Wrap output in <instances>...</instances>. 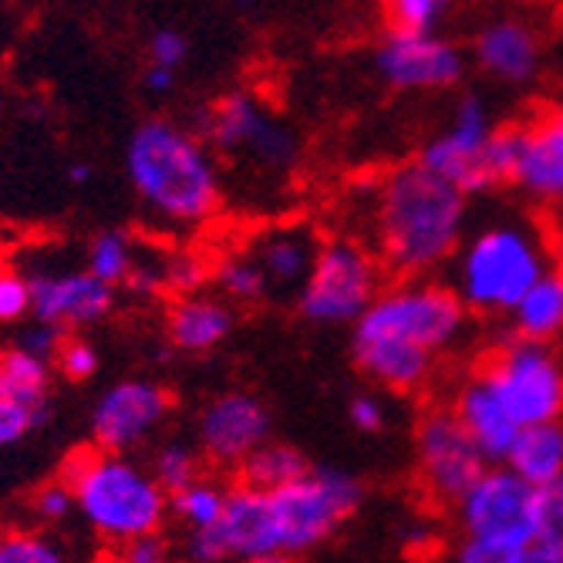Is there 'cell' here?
<instances>
[{
	"mask_svg": "<svg viewBox=\"0 0 563 563\" xmlns=\"http://www.w3.org/2000/svg\"><path fill=\"white\" fill-rule=\"evenodd\" d=\"M62 341H65V328L51 324V321H37V318H34L31 331H24V338H21L18 344H21L24 351H31V354L44 357V362H51V357H58Z\"/></svg>",
	"mask_w": 563,
	"mask_h": 563,
	"instance_id": "cell-40",
	"label": "cell"
},
{
	"mask_svg": "<svg viewBox=\"0 0 563 563\" xmlns=\"http://www.w3.org/2000/svg\"><path fill=\"white\" fill-rule=\"evenodd\" d=\"M31 280V318L58 328H88L112 314L115 287L91 271H41Z\"/></svg>",
	"mask_w": 563,
	"mask_h": 563,
	"instance_id": "cell-17",
	"label": "cell"
},
{
	"mask_svg": "<svg viewBox=\"0 0 563 563\" xmlns=\"http://www.w3.org/2000/svg\"><path fill=\"white\" fill-rule=\"evenodd\" d=\"M267 439H271V412L250 391H227L213 398L199 416V442L220 466H240Z\"/></svg>",
	"mask_w": 563,
	"mask_h": 563,
	"instance_id": "cell-18",
	"label": "cell"
},
{
	"mask_svg": "<svg viewBox=\"0 0 563 563\" xmlns=\"http://www.w3.org/2000/svg\"><path fill=\"white\" fill-rule=\"evenodd\" d=\"M493 135H496V129H493L486 101L479 95H466V98H459L449 129L439 132L422 148L419 163H426L432 173L449 179L466 196L489 192V189L503 186Z\"/></svg>",
	"mask_w": 563,
	"mask_h": 563,
	"instance_id": "cell-10",
	"label": "cell"
},
{
	"mask_svg": "<svg viewBox=\"0 0 563 563\" xmlns=\"http://www.w3.org/2000/svg\"><path fill=\"white\" fill-rule=\"evenodd\" d=\"M280 556H303L328 543L365 499V489L351 473L334 466H311L287 486L267 493Z\"/></svg>",
	"mask_w": 563,
	"mask_h": 563,
	"instance_id": "cell-7",
	"label": "cell"
},
{
	"mask_svg": "<svg viewBox=\"0 0 563 563\" xmlns=\"http://www.w3.org/2000/svg\"><path fill=\"white\" fill-rule=\"evenodd\" d=\"M166 271V287L176 290V294H192L199 290L202 277H207V271H202V264L196 257H189V253H176V257H169L163 264Z\"/></svg>",
	"mask_w": 563,
	"mask_h": 563,
	"instance_id": "cell-39",
	"label": "cell"
},
{
	"mask_svg": "<svg viewBox=\"0 0 563 563\" xmlns=\"http://www.w3.org/2000/svg\"><path fill=\"white\" fill-rule=\"evenodd\" d=\"M44 422H47V408H34V405H24L11 395H0V449L18 445L21 439H27Z\"/></svg>",
	"mask_w": 563,
	"mask_h": 563,
	"instance_id": "cell-34",
	"label": "cell"
},
{
	"mask_svg": "<svg viewBox=\"0 0 563 563\" xmlns=\"http://www.w3.org/2000/svg\"><path fill=\"white\" fill-rule=\"evenodd\" d=\"M543 202H563V106L509 129V179Z\"/></svg>",
	"mask_w": 563,
	"mask_h": 563,
	"instance_id": "cell-16",
	"label": "cell"
},
{
	"mask_svg": "<svg viewBox=\"0 0 563 563\" xmlns=\"http://www.w3.org/2000/svg\"><path fill=\"white\" fill-rule=\"evenodd\" d=\"M186 37L179 31H159V34H152V44H148V58L156 62V65H166V68H179L183 58H186Z\"/></svg>",
	"mask_w": 563,
	"mask_h": 563,
	"instance_id": "cell-41",
	"label": "cell"
},
{
	"mask_svg": "<svg viewBox=\"0 0 563 563\" xmlns=\"http://www.w3.org/2000/svg\"><path fill=\"white\" fill-rule=\"evenodd\" d=\"M173 408V395L145 378H125L98 398L91 412V439L98 449L129 452L156 432Z\"/></svg>",
	"mask_w": 563,
	"mask_h": 563,
	"instance_id": "cell-15",
	"label": "cell"
},
{
	"mask_svg": "<svg viewBox=\"0 0 563 563\" xmlns=\"http://www.w3.org/2000/svg\"><path fill=\"white\" fill-rule=\"evenodd\" d=\"M34 509L41 520H51V523H62L75 514V489L71 483L62 476L58 483H47L41 486V493L34 496Z\"/></svg>",
	"mask_w": 563,
	"mask_h": 563,
	"instance_id": "cell-37",
	"label": "cell"
},
{
	"mask_svg": "<svg viewBox=\"0 0 563 563\" xmlns=\"http://www.w3.org/2000/svg\"><path fill=\"white\" fill-rule=\"evenodd\" d=\"M378 287L382 271L372 253L351 240H334L314 250L311 271L300 280L297 311L311 324H354Z\"/></svg>",
	"mask_w": 563,
	"mask_h": 563,
	"instance_id": "cell-8",
	"label": "cell"
},
{
	"mask_svg": "<svg viewBox=\"0 0 563 563\" xmlns=\"http://www.w3.org/2000/svg\"><path fill=\"white\" fill-rule=\"evenodd\" d=\"M169 553L166 540L159 537V530H148V533H139L135 540L125 543V560L129 563H163Z\"/></svg>",
	"mask_w": 563,
	"mask_h": 563,
	"instance_id": "cell-42",
	"label": "cell"
},
{
	"mask_svg": "<svg viewBox=\"0 0 563 563\" xmlns=\"http://www.w3.org/2000/svg\"><path fill=\"white\" fill-rule=\"evenodd\" d=\"M152 476H156L159 486L173 496L199 479V455L183 442H169L152 459Z\"/></svg>",
	"mask_w": 563,
	"mask_h": 563,
	"instance_id": "cell-32",
	"label": "cell"
},
{
	"mask_svg": "<svg viewBox=\"0 0 563 563\" xmlns=\"http://www.w3.org/2000/svg\"><path fill=\"white\" fill-rule=\"evenodd\" d=\"M135 264V246L129 240V233L122 230H106V233H98L88 246V267L98 280H106L112 287L125 284L129 271Z\"/></svg>",
	"mask_w": 563,
	"mask_h": 563,
	"instance_id": "cell-28",
	"label": "cell"
},
{
	"mask_svg": "<svg viewBox=\"0 0 563 563\" xmlns=\"http://www.w3.org/2000/svg\"><path fill=\"white\" fill-rule=\"evenodd\" d=\"M452 0H378L388 31H435Z\"/></svg>",
	"mask_w": 563,
	"mask_h": 563,
	"instance_id": "cell-31",
	"label": "cell"
},
{
	"mask_svg": "<svg viewBox=\"0 0 563 563\" xmlns=\"http://www.w3.org/2000/svg\"><path fill=\"white\" fill-rule=\"evenodd\" d=\"M483 375L520 426L563 419V365L550 341H509L483 365Z\"/></svg>",
	"mask_w": 563,
	"mask_h": 563,
	"instance_id": "cell-9",
	"label": "cell"
},
{
	"mask_svg": "<svg viewBox=\"0 0 563 563\" xmlns=\"http://www.w3.org/2000/svg\"><path fill=\"white\" fill-rule=\"evenodd\" d=\"M192 560H284L274 533V514L267 489L240 483L227 493V506L213 527L189 530Z\"/></svg>",
	"mask_w": 563,
	"mask_h": 563,
	"instance_id": "cell-11",
	"label": "cell"
},
{
	"mask_svg": "<svg viewBox=\"0 0 563 563\" xmlns=\"http://www.w3.org/2000/svg\"><path fill=\"white\" fill-rule=\"evenodd\" d=\"M65 479L75 489L81 520L112 547H125L139 533L159 530L169 514V493L125 452L88 449L68 459Z\"/></svg>",
	"mask_w": 563,
	"mask_h": 563,
	"instance_id": "cell-4",
	"label": "cell"
},
{
	"mask_svg": "<svg viewBox=\"0 0 563 563\" xmlns=\"http://www.w3.org/2000/svg\"><path fill=\"white\" fill-rule=\"evenodd\" d=\"M347 419H351V426L357 429V432H365V435H372V432H382L385 429V401L378 398V395H368V391H362V395H354L351 401H347Z\"/></svg>",
	"mask_w": 563,
	"mask_h": 563,
	"instance_id": "cell-38",
	"label": "cell"
},
{
	"mask_svg": "<svg viewBox=\"0 0 563 563\" xmlns=\"http://www.w3.org/2000/svg\"><path fill=\"white\" fill-rule=\"evenodd\" d=\"M556 271L563 274V233L556 236Z\"/></svg>",
	"mask_w": 563,
	"mask_h": 563,
	"instance_id": "cell-46",
	"label": "cell"
},
{
	"mask_svg": "<svg viewBox=\"0 0 563 563\" xmlns=\"http://www.w3.org/2000/svg\"><path fill=\"white\" fill-rule=\"evenodd\" d=\"M543 271H550V253L537 230L523 223H493L459 250L452 290L466 311L509 314V307Z\"/></svg>",
	"mask_w": 563,
	"mask_h": 563,
	"instance_id": "cell-6",
	"label": "cell"
},
{
	"mask_svg": "<svg viewBox=\"0 0 563 563\" xmlns=\"http://www.w3.org/2000/svg\"><path fill=\"white\" fill-rule=\"evenodd\" d=\"M517 338L530 341H553L563 334V274L556 267L543 271L527 294L509 307Z\"/></svg>",
	"mask_w": 563,
	"mask_h": 563,
	"instance_id": "cell-23",
	"label": "cell"
},
{
	"mask_svg": "<svg viewBox=\"0 0 563 563\" xmlns=\"http://www.w3.org/2000/svg\"><path fill=\"white\" fill-rule=\"evenodd\" d=\"M503 466L533 486H547L563 476V419L523 426L509 445Z\"/></svg>",
	"mask_w": 563,
	"mask_h": 563,
	"instance_id": "cell-22",
	"label": "cell"
},
{
	"mask_svg": "<svg viewBox=\"0 0 563 563\" xmlns=\"http://www.w3.org/2000/svg\"><path fill=\"white\" fill-rule=\"evenodd\" d=\"M233 331V311L202 294H183L169 311V341L186 354H207L220 347Z\"/></svg>",
	"mask_w": 563,
	"mask_h": 563,
	"instance_id": "cell-21",
	"label": "cell"
},
{
	"mask_svg": "<svg viewBox=\"0 0 563 563\" xmlns=\"http://www.w3.org/2000/svg\"><path fill=\"white\" fill-rule=\"evenodd\" d=\"M243 483L253 486V489H277V486H287L294 483L297 476H303L307 470H311V463H307V455L287 442H261L257 449H253L243 463Z\"/></svg>",
	"mask_w": 563,
	"mask_h": 563,
	"instance_id": "cell-25",
	"label": "cell"
},
{
	"mask_svg": "<svg viewBox=\"0 0 563 563\" xmlns=\"http://www.w3.org/2000/svg\"><path fill=\"white\" fill-rule=\"evenodd\" d=\"M257 261H261L271 287H297L307 277V271H311L314 246L303 233L284 230V233H274L261 243Z\"/></svg>",
	"mask_w": 563,
	"mask_h": 563,
	"instance_id": "cell-26",
	"label": "cell"
},
{
	"mask_svg": "<svg viewBox=\"0 0 563 563\" xmlns=\"http://www.w3.org/2000/svg\"><path fill=\"white\" fill-rule=\"evenodd\" d=\"M88 179H91V166H85V163H71V166H68V183L81 186V183H88Z\"/></svg>",
	"mask_w": 563,
	"mask_h": 563,
	"instance_id": "cell-45",
	"label": "cell"
},
{
	"mask_svg": "<svg viewBox=\"0 0 563 563\" xmlns=\"http://www.w3.org/2000/svg\"><path fill=\"white\" fill-rule=\"evenodd\" d=\"M0 563H62V550L41 533L14 530L0 533Z\"/></svg>",
	"mask_w": 563,
	"mask_h": 563,
	"instance_id": "cell-33",
	"label": "cell"
},
{
	"mask_svg": "<svg viewBox=\"0 0 563 563\" xmlns=\"http://www.w3.org/2000/svg\"><path fill=\"white\" fill-rule=\"evenodd\" d=\"M125 287H132L135 294H145V297H152V294H159L163 287H166V271H163V264H152V261H145V264H132V271H129V277H125Z\"/></svg>",
	"mask_w": 563,
	"mask_h": 563,
	"instance_id": "cell-43",
	"label": "cell"
},
{
	"mask_svg": "<svg viewBox=\"0 0 563 563\" xmlns=\"http://www.w3.org/2000/svg\"><path fill=\"white\" fill-rule=\"evenodd\" d=\"M375 68L391 88L442 91L463 81L466 58L455 44L432 31H388L375 55Z\"/></svg>",
	"mask_w": 563,
	"mask_h": 563,
	"instance_id": "cell-13",
	"label": "cell"
},
{
	"mask_svg": "<svg viewBox=\"0 0 563 563\" xmlns=\"http://www.w3.org/2000/svg\"><path fill=\"white\" fill-rule=\"evenodd\" d=\"M31 314V280L18 271H0V324Z\"/></svg>",
	"mask_w": 563,
	"mask_h": 563,
	"instance_id": "cell-35",
	"label": "cell"
},
{
	"mask_svg": "<svg viewBox=\"0 0 563 563\" xmlns=\"http://www.w3.org/2000/svg\"><path fill=\"white\" fill-rule=\"evenodd\" d=\"M530 563H563V476L540 486V530Z\"/></svg>",
	"mask_w": 563,
	"mask_h": 563,
	"instance_id": "cell-29",
	"label": "cell"
},
{
	"mask_svg": "<svg viewBox=\"0 0 563 563\" xmlns=\"http://www.w3.org/2000/svg\"><path fill=\"white\" fill-rule=\"evenodd\" d=\"M217 284L223 287V294L230 300H240V303H253L267 294V274L261 267L257 257H227L220 267H217Z\"/></svg>",
	"mask_w": 563,
	"mask_h": 563,
	"instance_id": "cell-30",
	"label": "cell"
},
{
	"mask_svg": "<svg viewBox=\"0 0 563 563\" xmlns=\"http://www.w3.org/2000/svg\"><path fill=\"white\" fill-rule=\"evenodd\" d=\"M58 368H62V375L65 378H71V382H88L95 372H98V351H95V344L91 341H85V338H65L62 341V347H58Z\"/></svg>",
	"mask_w": 563,
	"mask_h": 563,
	"instance_id": "cell-36",
	"label": "cell"
},
{
	"mask_svg": "<svg viewBox=\"0 0 563 563\" xmlns=\"http://www.w3.org/2000/svg\"><path fill=\"white\" fill-rule=\"evenodd\" d=\"M142 81H145L148 91H169V88L176 85V68H166V65H156V62H152V65L145 68Z\"/></svg>",
	"mask_w": 563,
	"mask_h": 563,
	"instance_id": "cell-44",
	"label": "cell"
},
{
	"mask_svg": "<svg viewBox=\"0 0 563 563\" xmlns=\"http://www.w3.org/2000/svg\"><path fill=\"white\" fill-rule=\"evenodd\" d=\"M0 395H11V398L34 405V408H47L51 362L24 351L21 344L0 347Z\"/></svg>",
	"mask_w": 563,
	"mask_h": 563,
	"instance_id": "cell-24",
	"label": "cell"
},
{
	"mask_svg": "<svg viewBox=\"0 0 563 563\" xmlns=\"http://www.w3.org/2000/svg\"><path fill=\"white\" fill-rule=\"evenodd\" d=\"M466 303L445 284L412 280L378 290L351 324V351L362 375L385 391H416L435 357L463 334Z\"/></svg>",
	"mask_w": 563,
	"mask_h": 563,
	"instance_id": "cell-1",
	"label": "cell"
},
{
	"mask_svg": "<svg viewBox=\"0 0 563 563\" xmlns=\"http://www.w3.org/2000/svg\"><path fill=\"white\" fill-rule=\"evenodd\" d=\"M416 452H419V476L432 499L455 506L489 466L483 449L473 442L466 426L459 422L452 408H435L419 422L416 432Z\"/></svg>",
	"mask_w": 563,
	"mask_h": 563,
	"instance_id": "cell-12",
	"label": "cell"
},
{
	"mask_svg": "<svg viewBox=\"0 0 563 563\" xmlns=\"http://www.w3.org/2000/svg\"><path fill=\"white\" fill-rule=\"evenodd\" d=\"M455 517L466 533L455 560L530 563L540 530V486L509 466H486V473L459 496Z\"/></svg>",
	"mask_w": 563,
	"mask_h": 563,
	"instance_id": "cell-5",
	"label": "cell"
},
{
	"mask_svg": "<svg viewBox=\"0 0 563 563\" xmlns=\"http://www.w3.org/2000/svg\"><path fill=\"white\" fill-rule=\"evenodd\" d=\"M470 196L426 163L395 169L378 196V236L398 274H426L445 264L466 230Z\"/></svg>",
	"mask_w": 563,
	"mask_h": 563,
	"instance_id": "cell-2",
	"label": "cell"
},
{
	"mask_svg": "<svg viewBox=\"0 0 563 563\" xmlns=\"http://www.w3.org/2000/svg\"><path fill=\"white\" fill-rule=\"evenodd\" d=\"M207 135L217 142V148L227 152H250L264 166H290L297 156V139L287 125L267 115V109L246 91L223 95L213 112L207 115Z\"/></svg>",
	"mask_w": 563,
	"mask_h": 563,
	"instance_id": "cell-14",
	"label": "cell"
},
{
	"mask_svg": "<svg viewBox=\"0 0 563 563\" xmlns=\"http://www.w3.org/2000/svg\"><path fill=\"white\" fill-rule=\"evenodd\" d=\"M452 412L466 426V432L473 435V442L483 449L489 463H503L517 432L523 429L514 416H509V408L503 405V398L496 395V388L486 382L483 372L459 388V395L452 401Z\"/></svg>",
	"mask_w": 563,
	"mask_h": 563,
	"instance_id": "cell-20",
	"label": "cell"
},
{
	"mask_svg": "<svg viewBox=\"0 0 563 563\" xmlns=\"http://www.w3.org/2000/svg\"><path fill=\"white\" fill-rule=\"evenodd\" d=\"M227 493L220 483H210V479H196L189 483L186 489L173 493L169 496V509L189 527V530H207L220 520L223 506H227Z\"/></svg>",
	"mask_w": 563,
	"mask_h": 563,
	"instance_id": "cell-27",
	"label": "cell"
},
{
	"mask_svg": "<svg viewBox=\"0 0 563 563\" xmlns=\"http://www.w3.org/2000/svg\"><path fill=\"white\" fill-rule=\"evenodd\" d=\"M476 65L509 85H523L540 71V41L537 31L517 18H499L476 34L473 44Z\"/></svg>",
	"mask_w": 563,
	"mask_h": 563,
	"instance_id": "cell-19",
	"label": "cell"
},
{
	"mask_svg": "<svg viewBox=\"0 0 563 563\" xmlns=\"http://www.w3.org/2000/svg\"><path fill=\"white\" fill-rule=\"evenodd\" d=\"M125 169L145 207L173 223H202L220 207V173L192 132L152 119L125 145Z\"/></svg>",
	"mask_w": 563,
	"mask_h": 563,
	"instance_id": "cell-3",
	"label": "cell"
}]
</instances>
